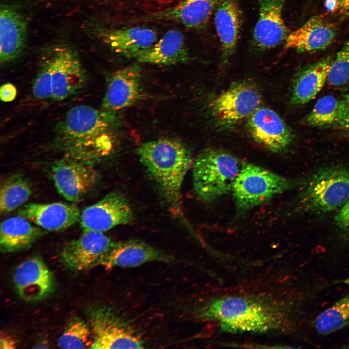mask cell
Masks as SVG:
<instances>
[{
	"label": "cell",
	"mask_w": 349,
	"mask_h": 349,
	"mask_svg": "<svg viewBox=\"0 0 349 349\" xmlns=\"http://www.w3.org/2000/svg\"><path fill=\"white\" fill-rule=\"evenodd\" d=\"M135 59L140 63L169 65L186 63L190 57L183 34L172 29Z\"/></svg>",
	"instance_id": "603a6c76"
},
{
	"label": "cell",
	"mask_w": 349,
	"mask_h": 349,
	"mask_svg": "<svg viewBox=\"0 0 349 349\" xmlns=\"http://www.w3.org/2000/svg\"><path fill=\"white\" fill-rule=\"evenodd\" d=\"M349 325V291L315 318L314 326L322 335H327Z\"/></svg>",
	"instance_id": "f1b7e54d"
},
{
	"label": "cell",
	"mask_w": 349,
	"mask_h": 349,
	"mask_svg": "<svg viewBox=\"0 0 349 349\" xmlns=\"http://www.w3.org/2000/svg\"><path fill=\"white\" fill-rule=\"evenodd\" d=\"M137 153L171 210L175 214H181V187L193 164L189 148L179 140L165 138L143 143L137 149Z\"/></svg>",
	"instance_id": "7a4b0ae2"
},
{
	"label": "cell",
	"mask_w": 349,
	"mask_h": 349,
	"mask_svg": "<svg viewBox=\"0 0 349 349\" xmlns=\"http://www.w3.org/2000/svg\"><path fill=\"white\" fill-rule=\"evenodd\" d=\"M27 20L15 6L2 4L0 10V62L6 64L17 58L26 43Z\"/></svg>",
	"instance_id": "ac0fdd59"
},
{
	"label": "cell",
	"mask_w": 349,
	"mask_h": 349,
	"mask_svg": "<svg viewBox=\"0 0 349 349\" xmlns=\"http://www.w3.org/2000/svg\"><path fill=\"white\" fill-rule=\"evenodd\" d=\"M219 0H181L176 5L153 15L149 19L177 22L192 29L207 25Z\"/></svg>",
	"instance_id": "cb8c5ba5"
},
{
	"label": "cell",
	"mask_w": 349,
	"mask_h": 349,
	"mask_svg": "<svg viewBox=\"0 0 349 349\" xmlns=\"http://www.w3.org/2000/svg\"><path fill=\"white\" fill-rule=\"evenodd\" d=\"M119 120L115 112L74 106L57 123L50 147L63 157L95 166L112 153Z\"/></svg>",
	"instance_id": "6da1fadb"
},
{
	"label": "cell",
	"mask_w": 349,
	"mask_h": 349,
	"mask_svg": "<svg viewBox=\"0 0 349 349\" xmlns=\"http://www.w3.org/2000/svg\"><path fill=\"white\" fill-rule=\"evenodd\" d=\"M52 71V98L62 101L83 89L87 75L77 52L65 44L56 45L47 51Z\"/></svg>",
	"instance_id": "ba28073f"
},
{
	"label": "cell",
	"mask_w": 349,
	"mask_h": 349,
	"mask_svg": "<svg viewBox=\"0 0 349 349\" xmlns=\"http://www.w3.org/2000/svg\"><path fill=\"white\" fill-rule=\"evenodd\" d=\"M334 58L328 56L307 66L296 78L292 88L291 102L302 105L315 98L327 81Z\"/></svg>",
	"instance_id": "484cf974"
},
{
	"label": "cell",
	"mask_w": 349,
	"mask_h": 349,
	"mask_svg": "<svg viewBox=\"0 0 349 349\" xmlns=\"http://www.w3.org/2000/svg\"><path fill=\"white\" fill-rule=\"evenodd\" d=\"M91 344L90 327L79 317L70 321L58 340V346L61 349L90 348Z\"/></svg>",
	"instance_id": "f546056e"
},
{
	"label": "cell",
	"mask_w": 349,
	"mask_h": 349,
	"mask_svg": "<svg viewBox=\"0 0 349 349\" xmlns=\"http://www.w3.org/2000/svg\"><path fill=\"white\" fill-rule=\"evenodd\" d=\"M17 95V89L13 84L7 83L3 84L0 89V98L4 102L13 101Z\"/></svg>",
	"instance_id": "836d02e7"
},
{
	"label": "cell",
	"mask_w": 349,
	"mask_h": 349,
	"mask_svg": "<svg viewBox=\"0 0 349 349\" xmlns=\"http://www.w3.org/2000/svg\"><path fill=\"white\" fill-rule=\"evenodd\" d=\"M32 91L34 97L37 99L44 100L52 98V71L47 52L41 58Z\"/></svg>",
	"instance_id": "1f68e13d"
},
{
	"label": "cell",
	"mask_w": 349,
	"mask_h": 349,
	"mask_svg": "<svg viewBox=\"0 0 349 349\" xmlns=\"http://www.w3.org/2000/svg\"><path fill=\"white\" fill-rule=\"evenodd\" d=\"M142 70L132 65L111 75L102 102V109L116 112L140 100L143 94Z\"/></svg>",
	"instance_id": "9a60e30c"
},
{
	"label": "cell",
	"mask_w": 349,
	"mask_h": 349,
	"mask_svg": "<svg viewBox=\"0 0 349 349\" xmlns=\"http://www.w3.org/2000/svg\"><path fill=\"white\" fill-rule=\"evenodd\" d=\"M349 81V37L334 58L327 82L333 86H341Z\"/></svg>",
	"instance_id": "4dcf8cb0"
},
{
	"label": "cell",
	"mask_w": 349,
	"mask_h": 349,
	"mask_svg": "<svg viewBox=\"0 0 349 349\" xmlns=\"http://www.w3.org/2000/svg\"><path fill=\"white\" fill-rule=\"evenodd\" d=\"M45 233V230L21 215L11 217L0 224L1 251L8 253L27 249Z\"/></svg>",
	"instance_id": "d4e9b609"
},
{
	"label": "cell",
	"mask_w": 349,
	"mask_h": 349,
	"mask_svg": "<svg viewBox=\"0 0 349 349\" xmlns=\"http://www.w3.org/2000/svg\"><path fill=\"white\" fill-rule=\"evenodd\" d=\"M296 183L259 165L242 162L231 190L237 213L241 215L264 204Z\"/></svg>",
	"instance_id": "8992f818"
},
{
	"label": "cell",
	"mask_w": 349,
	"mask_h": 349,
	"mask_svg": "<svg viewBox=\"0 0 349 349\" xmlns=\"http://www.w3.org/2000/svg\"><path fill=\"white\" fill-rule=\"evenodd\" d=\"M285 0H260L259 16L254 28L252 42L260 50H268L285 42L289 32L284 22Z\"/></svg>",
	"instance_id": "2e32d148"
},
{
	"label": "cell",
	"mask_w": 349,
	"mask_h": 349,
	"mask_svg": "<svg viewBox=\"0 0 349 349\" xmlns=\"http://www.w3.org/2000/svg\"><path fill=\"white\" fill-rule=\"evenodd\" d=\"M242 162L224 151L208 148L192 165L194 190L203 201L212 202L231 192Z\"/></svg>",
	"instance_id": "277c9868"
},
{
	"label": "cell",
	"mask_w": 349,
	"mask_h": 349,
	"mask_svg": "<svg viewBox=\"0 0 349 349\" xmlns=\"http://www.w3.org/2000/svg\"><path fill=\"white\" fill-rule=\"evenodd\" d=\"M114 243L103 232L83 231L78 238L63 246L60 259L70 269L86 270L100 265Z\"/></svg>",
	"instance_id": "8fae6325"
},
{
	"label": "cell",
	"mask_w": 349,
	"mask_h": 349,
	"mask_svg": "<svg viewBox=\"0 0 349 349\" xmlns=\"http://www.w3.org/2000/svg\"><path fill=\"white\" fill-rule=\"evenodd\" d=\"M50 174L58 193L71 202L81 201L99 179L95 166L65 157L52 165Z\"/></svg>",
	"instance_id": "30bf717a"
},
{
	"label": "cell",
	"mask_w": 349,
	"mask_h": 349,
	"mask_svg": "<svg viewBox=\"0 0 349 349\" xmlns=\"http://www.w3.org/2000/svg\"><path fill=\"white\" fill-rule=\"evenodd\" d=\"M214 24L221 46L222 63L225 64L236 50L241 28V13L236 0H218Z\"/></svg>",
	"instance_id": "7402d4cb"
},
{
	"label": "cell",
	"mask_w": 349,
	"mask_h": 349,
	"mask_svg": "<svg viewBox=\"0 0 349 349\" xmlns=\"http://www.w3.org/2000/svg\"><path fill=\"white\" fill-rule=\"evenodd\" d=\"M32 223L45 230L61 231L79 221L81 212L74 204L54 202L29 203L17 212Z\"/></svg>",
	"instance_id": "e0dca14e"
},
{
	"label": "cell",
	"mask_w": 349,
	"mask_h": 349,
	"mask_svg": "<svg viewBox=\"0 0 349 349\" xmlns=\"http://www.w3.org/2000/svg\"><path fill=\"white\" fill-rule=\"evenodd\" d=\"M247 127L257 143L273 152L286 150L293 140L289 128L275 111L269 108H258L248 118Z\"/></svg>",
	"instance_id": "4fadbf2b"
},
{
	"label": "cell",
	"mask_w": 349,
	"mask_h": 349,
	"mask_svg": "<svg viewBox=\"0 0 349 349\" xmlns=\"http://www.w3.org/2000/svg\"><path fill=\"white\" fill-rule=\"evenodd\" d=\"M326 9L331 12H335L337 10V3L336 0H325Z\"/></svg>",
	"instance_id": "74e56055"
},
{
	"label": "cell",
	"mask_w": 349,
	"mask_h": 349,
	"mask_svg": "<svg viewBox=\"0 0 349 349\" xmlns=\"http://www.w3.org/2000/svg\"><path fill=\"white\" fill-rule=\"evenodd\" d=\"M346 105L347 99L340 100L333 95L324 96L317 101L304 122L314 127L336 126L343 115Z\"/></svg>",
	"instance_id": "83f0119b"
},
{
	"label": "cell",
	"mask_w": 349,
	"mask_h": 349,
	"mask_svg": "<svg viewBox=\"0 0 349 349\" xmlns=\"http://www.w3.org/2000/svg\"><path fill=\"white\" fill-rule=\"evenodd\" d=\"M92 349H143L138 334L108 307L100 306L89 312Z\"/></svg>",
	"instance_id": "9c48e42d"
},
{
	"label": "cell",
	"mask_w": 349,
	"mask_h": 349,
	"mask_svg": "<svg viewBox=\"0 0 349 349\" xmlns=\"http://www.w3.org/2000/svg\"><path fill=\"white\" fill-rule=\"evenodd\" d=\"M289 313L261 300L232 296L217 298L198 310V317L217 321L226 330L260 332L289 322Z\"/></svg>",
	"instance_id": "3957f363"
},
{
	"label": "cell",
	"mask_w": 349,
	"mask_h": 349,
	"mask_svg": "<svg viewBox=\"0 0 349 349\" xmlns=\"http://www.w3.org/2000/svg\"><path fill=\"white\" fill-rule=\"evenodd\" d=\"M337 32L335 23L322 16H315L289 33L285 47L300 53L322 50L333 42Z\"/></svg>",
	"instance_id": "ffe728a7"
},
{
	"label": "cell",
	"mask_w": 349,
	"mask_h": 349,
	"mask_svg": "<svg viewBox=\"0 0 349 349\" xmlns=\"http://www.w3.org/2000/svg\"><path fill=\"white\" fill-rule=\"evenodd\" d=\"M336 126L349 137V97L343 115Z\"/></svg>",
	"instance_id": "e575fe53"
},
{
	"label": "cell",
	"mask_w": 349,
	"mask_h": 349,
	"mask_svg": "<svg viewBox=\"0 0 349 349\" xmlns=\"http://www.w3.org/2000/svg\"><path fill=\"white\" fill-rule=\"evenodd\" d=\"M261 101L259 91L252 83L237 82L212 101L211 114L218 126L229 128L249 118L260 107Z\"/></svg>",
	"instance_id": "52a82bcc"
},
{
	"label": "cell",
	"mask_w": 349,
	"mask_h": 349,
	"mask_svg": "<svg viewBox=\"0 0 349 349\" xmlns=\"http://www.w3.org/2000/svg\"><path fill=\"white\" fill-rule=\"evenodd\" d=\"M133 214L127 200L116 191L85 208L79 220L83 231L103 232L115 226L130 223Z\"/></svg>",
	"instance_id": "7c38bea8"
},
{
	"label": "cell",
	"mask_w": 349,
	"mask_h": 349,
	"mask_svg": "<svg viewBox=\"0 0 349 349\" xmlns=\"http://www.w3.org/2000/svg\"><path fill=\"white\" fill-rule=\"evenodd\" d=\"M31 183L23 174L12 175L1 183L0 212L5 214L25 204L32 194Z\"/></svg>",
	"instance_id": "4316f807"
},
{
	"label": "cell",
	"mask_w": 349,
	"mask_h": 349,
	"mask_svg": "<svg viewBox=\"0 0 349 349\" xmlns=\"http://www.w3.org/2000/svg\"><path fill=\"white\" fill-rule=\"evenodd\" d=\"M349 198V169L340 166L323 167L308 179L298 197L300 208L313 215L340 209Z\"/></svg>",
	"instance_id": "5b68a950"
},
{
	"label": "cell",
	"mask_w": 349,
	"mask_h": 349,
	"mask_svg": "<svg viewBox=\"0 0 349 349\" xmlns=\"http://www.w3.org/2000/svg\"><path fill=\"white\" fill-rule=\"evenodd\" d=\"M337 8L336 12L343 18H349V0H336Z\"/></svg>",
	"instance_id": "8d00e7d4"
},
{
	"label": "cell",
	"mask_w": 349,
	"mask_h": 349,
	"mask_svg": "<svg viewBox=\"0 0 349 349\" xmlns=\"http://www.w3.org/2000/svg\"><path fill=\"white\" fill-rule=\"evenodd\" d=\"M13 283L19 296L28 301L46 298L55 287L53 273L38 256L26 259L17 266L13 275Z\"/></svg>",
	"instance_id": "5bb4252c"
},
{
	"label": "cell",
	"mask_w": 349,
	"mask_h": 349,
	"mask_svg": "<svg viewBox=\"0 0 349 349\" xmlns=\"http://www.w3.org/2000/svg\"><path fill=\"white\" fill-rule=\"evenodd\" d=\"M0 349H9L16 348V342L11 335L7 333H0Z\"/></svg>",
	"instance_id": "d590c367"
},
{
	"label": "cell",
	"mask_w": 349,
	"mask_h": 349,
	"mask_svg": "<svg viewBox=\"0 0 349 349\" xmlns=\"http://www.w3.org/2000/svg\"><path fill=\"white\" fill-rule=\"evenodd\" d=\"M99 35L115 53L134 59L157 41V32L144 27L106 29Z\"/></svg>",
	"instance_id": "44dd1931"
},
{
	"label": "cell",
	"mask_w": 349,
	"mask_h": 349,
	"mask_svg": "<svg viewBox=\"0 0 349 349\" xmlns=\"http://www.w3.org/2000/svg\"><path fill=\"white\" fill-rule=\"evenodd\" d=\"M174 261L172 256L150 244L130 240L114 243L100 265L109 269L115 267H135L151 262L171 263Z\"/></svg>",
	"instance_id": "d6986e66"
},
{
	"label": "cell",
	"mask_w": 349,
	"mask_h": 349,
	"mask_svg": "<svg viewBox=\"0 0 349 349\" xmlns=\"http://www.w3.org/2000/svg\"><path fill=\"white\" fill-rule=\"evenodd\" d=\"M334 222L338 230L346 238L349 240V198L338 210Z\"/></svg>",
	"instance_id": "d6a6232c"
}]
</instances>
